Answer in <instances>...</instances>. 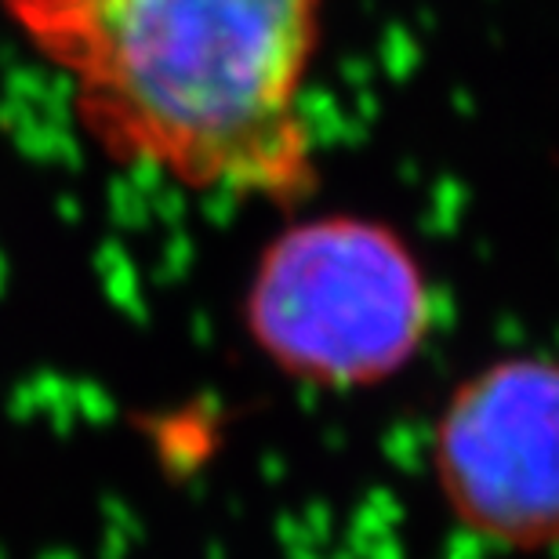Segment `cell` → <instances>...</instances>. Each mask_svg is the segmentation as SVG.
I'll list each match as a JSON object with an SVG mask.
<instances>
[{
	"label": "cell",
	"mask_w": 559,
	"mask_h": 559,
	"mask_svg": "<svg viewBox=\"0 0 559 559\" xmlns=\"http://www.w3.org/2000/svg\"><path fill=\"white\" fill-rule=\"evenodd\" d=\"M454 520L509 549L559 542V360H506L457 385L432 436Z\"/></svg>",
	"instance_id": "3"
},
{
	"label": "cell",
	"mask_w": 559,
	"mask_h": 559,
	"mask_svg": "<svg viewBox=\"0 0 559 559\" xmlns=\"http://www.w3.org/2000/svg\"><path fill=\"white\" fill-rule=\"evenodd\" d=\"M70 87L109 160L193 193L298 200L317 186L306 114L323 0H0Z\"/></svg>",
	"instance_id": "1"
},
{
	"label": "cell",
	"mask_w": 559,
	"mask_h": 559,
	"mask_svg": "<svg viewBox=\"0 0 559 559\" xmlns=\"http://www.w3.org/2000/svg\"><path fill=\"white\" fill-rule=\"evenodd\" d=\"M248 328L287 378L374 385L415 360L432 328V295L393 229L360 218L301 222L265 248Z\"/></svg>",
	"instance_id": "2"
}]
</instances>
